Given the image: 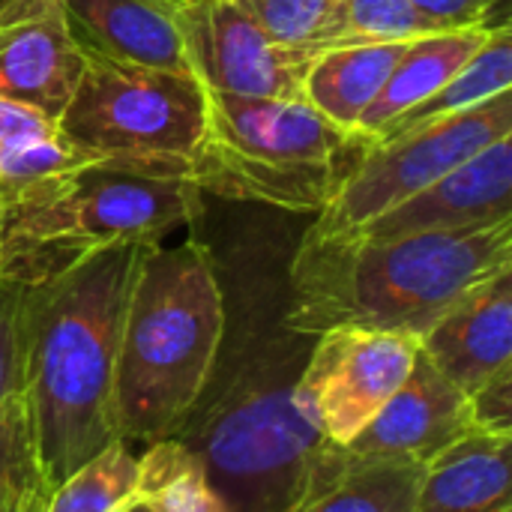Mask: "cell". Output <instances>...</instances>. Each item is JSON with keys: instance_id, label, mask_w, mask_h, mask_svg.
Returning a JSON list of instances; mask_svg holds the SVG:
<instances>
[{"instance_id": "obj_1", "label": "cell", "mask_w": 512, "mask_h": 512, "mask_svg": "<svg viewBox=\"0 0 512 512\" xmlns=\"http://www.w3.org/2000/svg\"><path fill=\"white\" fill-rule=\"evenodd\" d=\"M138 249L99 246L27 279L18 393L51 489L120 441L114 378Z\"/></svg>"}, {"instance_id": "obj_2", "label": "cell", "mask_w": 512, "mask_h": 512, "mask_svg": "<svg viewBox=\"0 0 512 512\" xmlns=\"http://www.w3.org/2000/svg\"><path fill=\"white\" fill-rule=\"evenodd\" d=\"M512 270V216L408 237L303 234L282 324L297 336L363 327L423 336L480 285Z\"/></svg>"}, {"instance_id": "obj_3", "label": "cell", "mask_w": 512, "mask_h": 512, "mask_svg": "<svg viewBox=\"0 0 512 512\" xmlns=\"http://www.w3.org/2000/svg\"><path fill=\"white\" fill-rule=\"evenodd\" d=\"M225 327L210 249L195 237L177 246L141 243L114 378L120 441L153 444L180 429L216 369Z\"/></svg>"}, {"instance_id": "obj_4", "label": "cell", "mask_w": 512, "mask_h": 512, "mask_svg": "<svg viewBox=\"0 0 512 512\" xmlns=\"http://www.w3.org/2000/svg\"><path fill=\"white\" fill-rule=\"evenodd\" d=\"M306 354L291 345L228 369L216 363L171 435L201 462L225 512H279L303 489L324 444L294 405Z\"/></svg>"}, {"instance_id": "obj_5", "label": "cell", "mask_w": 512, "mask_h": 512, "mask_svg": "<svg viewBox=\"0 0 512 512\" xmlns=\"http://www.w3.org/2000/svg\"><path fill=\"white\" fill-rule=\"evenodd\" d=\"M366 141L303 99L204 90V135L189 168L198 192L321 213Z\"/></svg>"}, {"instance_id": "obj_6", "label": "cell", "mask_w": 512, "mask_h": 512, "mask_svg": "<svg viewBox=\"0 0 512 512\" xmlns=\"http://www.w3.org/2000/svg\"><path fill=\"white\" fill-rule=\"evenodd\" d=\"M198 213L186 180L93 162L6 198L0 270L30 279L99 246L156 243Z\"/></svg>"}, {"instance_id": "obj_7", "label": "cell", "mask_w": 512, "mask_h": 512, "mask_svg": "<svg viewBox=\"0 0 512 512\" xmlns=\"http://www.w3.org/2000/svg\"><path fill=\"white\" fill-rule=\"evenodd\" d=\"M81 51L84 72L57 129L114 165L189 183L204 135V87L195 78Z\"/></svg>"}, {"instance_id": "obj_8", "label": "cell", "mask_w": 512, "mask_h": 512, "mask_svg": "<svg viewBox=\"0 0 512 512\" xmlns=\"http://www.w3.org/2000/svg\"><path fill=\"white\" fill-rule=\"evenodd\" d=\"M512 135V90L459 114L369 141L333 198L315 213L312 234L357 231L414 192L435 183L483 147Z\"/></svg>"}, {"instance_id": "obj_9", "label": "cell", "mask_w": 512, "mask_h": 512, "mask_svg": "<svg viewBox=\"0 0 512 512\" xmlns=\"http://www.w3.org/2000/svg\"><path fill=\"white\" fill-rule=\"evenodd\" d=\"M420 339L408 333L336 327L312 339L294 384V405L312 432L345 447L408 381Z\"/></svg>"}, {"instance_id": "obj_10", "label": "cell", "mask_w": 512, "mask_h": 512, "mask_svg": "<svg viewBox=\"0 0 512 512\" xmlns=\"http://www.w3.org/2000/svg\"><path fill=\"white\" fill-rule=\"evenodd\" d=\"M195 81L243 99H303L318 51L276 42L234 0H171Z\"/></svg>"}, {"instance_id": "obj_11", "label": "cell", "mask_w": 512, "mask_h": 512, "mask_svg": "<svg viewBox=\"0 0 512 512\" xmlns=\"http://www.w3.org/2000/svg\"><path fill=\"white\" fill-rule=\"evenodd\" d=\"M474 429L468 396L423 354L399 393L345 444L339 456L354 465L426 468Z\"/></svg>"}, {"instance_id": "obj_12", "label": "cell", "mask_w": 512, "mask_h": 512, "mask_svg": "<svg viewBox=\"0 0 512 512\" xmlns=\"http://www.w3.org/2000/svg\"><path fill=\"white\" fill-rule=\"evenodd\" d=\"M507 216H512V135L483 147L357 231L366 237L390 240L498 222Z\"/></svg>"}, {"instance_id": "obj_13", "label": "cell", "mask_w": 512, "mask_h": 512, "mask_svg": "<svg viewBox=\"0 0 512 512\" xmlns=\"http://www.w3.org/2000/svg\"><path fill=\"white\" fill-rule=\"evenodd\" d=\"M420 354L465 396L512 369V270L444 312L420 336Z\"/></svg>"}, {"instance_id": "obj_14", "label": "cell", "mask_w": 512, "mask_h": 512, "mask_svg": "<svg viewBox=\"0 0 512 512\" xmlns=\"http://www.w3.org/2000/svg\"><path fill=\"white\" fill-rule=\"evenodd\" d=\"M72 39L108 60L195 78L171 3L162 0H54Z\"/></svg>"}, {"instance_id": "obj_15", "label": "cell", "mask_w": 512, "mask_h": 512, "mask_svg": "<svg viewBox=\"0 0 512 512\" xmlns=\"http://www.w3.org/2000/svg\"><path fill=\"white\" fill-rule=\"evenodd\" d=\"M81 72L84 51L72 39L54 0L0 42V96L33 108L54 123L69 105Z\"/></svg>"}, {"instance_id": "obj_16", "label": "cell", "mask_w": 512, "mask_h": 512, "mask_svg": "<svg viewBox=\"0 0 512 512\" xmlns=\"http://www.w3.org/2000/svg\"><path fill=\"white\" fill-rule=\"evenodd\" d=\"M414 512H512V435L471 432L426 465Z\"/></svg>"}, {"instance_id": "obj_17", "label": "cell", "mask_w": 512, "mask_h": 512, "mask_svg": "<svg viewBox=\"0 0 512 512\" xmlns=\"http://www.w3.org/2000/svg\"><path fill=\"white\" fill-rule=\"evenodd\" d=\"M423 468L354 465L321 444L297 498L279 512H414Z\"/></svg>"}, {"instance_id": "obj_18", "label": "cell", "mask_w": 512, "mask_h": 512, "mask_svg": "<svg viewBox=\"0 0 512 512\" xmlns=\"http://www.w3.org/2000/svg\"><path fill=\"white\" fill-rule=\"evenodd\" d=\"M411 42H366L318 51L303 78V102L354 135L360 117L375 102Z\"/></svg>"}, {"instance_id": "obj_19", "label": "cell", "mask_w": 512, "mask_h": 512, "mask_svg": "<svg viewBox=\"0 0 512 512\" xmlns=\"http://www.w3.org/2000/svg\"><path fill=\"white\" fill-rule=\"evenodd\" d=\"M489 33L492 30H441L414 39L393 66L375 102L360 117L354 135L366 144L378 138L399 114L441 90L474 57V51L486 42Z\"/></svg>"}, {"instance_id": "obj_20", "label": "cell", "mask_w": 512, "mask_h": 512, "mask_svg": "<svg viewBox=\"0 0 512 512\" xmlns=\"http://www.w3.org/2000/svg\"><path fill=\"white\" fill-rule=\"evenodd\" d=\"M512 90V33L510 24L495 27L486 42L474 51V57L441 87L435 90L429 99H423L420 105L408 108L405 114H399L378 138H393L399 132H408L420 123H432L441 120L447 114H459L468 108H477L501 93ZM372 138V141H378Z\"/></svg>"}, {"instance_id": "obj_21", "label": "cell", "mask_w": 512, "mask_h": 512, "mask_svg": "<svg viewBox=\"0 0 512 512\" xmlns=\"http://www.w3.org/2000/svg\"><path fill=\"white\" fill-rule=\"evenodd\" d=\"M138 498L153 512H225L201 462L174 438L153 441L138 456Z\"/></svg>"}, {"instance_id": "obj_22", "label": "cell", "mask_w": 512, "mask_h": 512, "mask_svg": "<svg viewBox=\"0 0 512 512\" xmlns=\"http://www.w3.org/2000/svg\"><path fill=\"white\" fill-rule=\"evenodd\" d=\"M429 33H441V27L408 0H333L309 48L324 51L366 42H411Z\"/></svg>"}, {"instance_id": "obj_23", "label": "cell", "mask_w": 512, "mask_h": 512, "mask_svg": "<svg viewBox=\"0 0 512 512\" xmlns=\"http://www.w3.org/2000/svg\"><path fill=\"white\" fill-rule=\"evenodd\" d=\"M138 498V456L114 441L51 489L45 512H117Z\"/></svg>"}, {"instance_id": "obj_24", "label": "cell", "mask_w": 512, "mask_h": 512, "mask_svg": "<svg viewBox=\"0 0 512 512\" xmlns=\"http://www.w3.org/2000/svg\"><path fill=\"white\" fill-rule=\"evenodd\" d=\"M51 483L45 480L36 438L21 393L0 408V512H45Z\"/></svg>"}, {"instance_id": "obj_25", "label": "cell", "mask_w": 512, "mask_h": 512, "mask_svg": "<svg viewBox=\"0 0 512 512\" xmlns=\"http://www.w3.org/2000/svg\"><path fill=\"white\" fill-rule=\"evenodd\" d=\"M93 162H108L75 141H69L57 126L24 132L0 144V192L3 198L24 192L51 177L87 168Z\"/></svg>"}, {"instance_id": "obj_26", "label": "cell", "mask_w": 512, "mask_h": 512, "mask_svg": "<svg viewBox=\"0 0 512 512\" xmlns=\"http://www.w3.org/2000/svg\"><path fill=\"white\" fill-rule=\"evenodd\" d=\"M264 33L285 45L309 48L333 0H234Z\"/></svg>"}, {"instance_id": "obj_27", "label": "cell", "mask_w": 512, "mask_h": 512, "mask_svg": "<svg viewBox=\"0 0 512 512\" xmlns=\"http://www.w3.org/2000/svg\"><path fill=\"white\" fill-rule=\"evenodd\" d=\"M27 279L0 270V408L21 390V303Z\"/></svg>"}, {"instance_id": "obj_28", "label": "cell", "mask_w": 512, "mask_h": 512, "mask_svg": "<svg viewBox=\"0 0 512 512\" xmlns=\"http://www.w3.org/2000/svg\"><path fill=\"white\" fill-rule=\"evenodd\" d=\"M441 30H495L507 24L510 0H408Z\"/></svg>"}, {"instance_id": "obj_29", "label": "cell", "mask_w": 512, "mask_h": 512, "mask_svg": "<svg viewBox=\"0 0 512 512\" xmlns=\"http://www.w3.org/2000/svg\"><path fill=\"white\" fill-rule=\"evenodd\" d=\"M471 420L477 432L512 435V369L495 375L477 393L468 396Z\"/></svg>"}, {"instance_id": "obj_30", "label": "cell", "mask_w": 512, "mask_h": 512, "mask_svg": "<svg viewBox=\"0 0 512 512\" xmlns=\"http://www.w3.org/2000/svg\"><path fill=\"white\" fill-rule=\"evenodd\" d=\"M48 126H57V123L48 120L45 114L21 105V102H12V99L0 96V144L6 138L24 135V132H39V129H48Z\"/></svg>"}, {"instance_id": "obj_31", "label": "cell", "mask_w": 512, "mask_h": 512, "mask_svg": "<svg viewBox=\"0 0 512 512\" xmlns=\"http://www.w3.org/2000/svg\"><path fill=\"white\" fill-rule=\"evenodd\" d=\"M51 0H0V24L6 21H21V18H33L42 9H48Z\"/></svg>"}, {"instance_id": "obj_32", "label": "cell", "mask_w": 512, "mask_h": 512, "mask_svg": "<svg viewBox=\"0 0 512 512\" xmlns=\"http://www.w3.org/2000/svg\"><path fill=\"white\" fill-rule=\"evenodd\" d=\"M117 512H153V507H150V504H147L144 498H135L132 504H126L123 510H117Z\"/></svg>"}, {"instance_id": "obj_33", "label": "cell", "mask_w": 512, "mask_h": 512, "mask_svg": "<svg viewBox=\"0 0 512 512\" xmlns=\"http://www.w3.org/2000/svg\"><path fill=\"white\" fill-rule=\"evenodd\" d=\"M3 222H6V198L0 192V237H3Z\"/></svg>"}, {"instance_id": "obj_34", "label": "cell", "mask_w": 512, "mask_h": 512, "mask_svg": "<svg viewBox=\"0 0 512 512\" xmlns=\"http://www.w3.org/2000/svg\"><path fill=\"white\" fill-rule=\"evenodd\" d=\"M162 3H171V0H162Z\"/></svg>"}]
</instances>
